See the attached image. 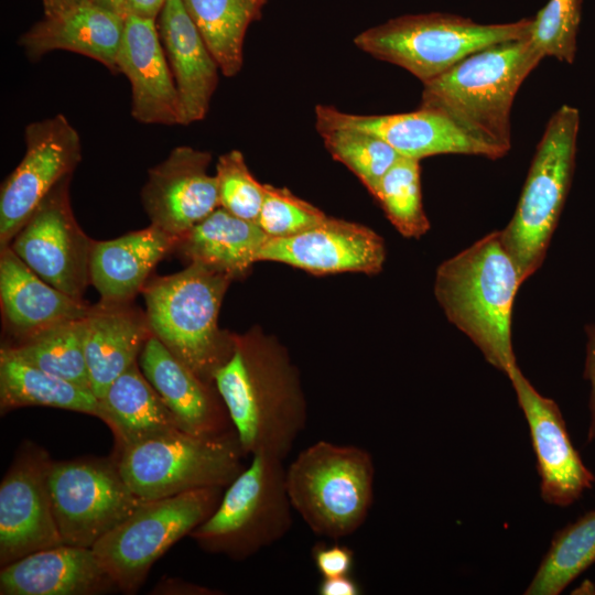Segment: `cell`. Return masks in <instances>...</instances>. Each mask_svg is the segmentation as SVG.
Returning <instances> with one entry per match:
<instances>
[{"label":"cell","mask_w":595,"mask_h":595,"mask_svg":"<svg viewBox=\"0 0 595 595\" xmlns=\"http://www.w3.org/2000/svg\"><path fill=\"white\" fill-rule=\"evenodd\" d=\"M214 385L246 455L284 461L307 423L298 378L285 356L256 337H232Z\"/></svg>","instance_id":"6da1fadb"},{"label":"cell","mask_w":595,"mask_h":595,"mask_svg":"<svg viewBox=\"0 0 595 595\" xmlns=\"http://www.w3.org/2000/svg\"><path fill=\"white\" fill-rule=\"evenodd\" d=\"M521 283L500 230L442 262L435 275V298L447 320L506 375L517 366L511 316Z\"/></svg>","instance_id":"7a4b0ae2"},{"label":"cell","mask_w":595,"mask_h":595,"mask_svg":"<svg viewBox=\"0 0 595 595\" xmlns=\"http://www.w3.org/2000/svg\"><path fill=\"white\" fill-rule=\"evenodd\" d=\"M542 58L529 37L487 46L424 83L420 107L445 115L504 156L515 96Z\"/></svg>","instance_id":"3957f363"},{"label":"cell","mask_w":595,"mask_h":595,"mask_svg":"<svg viewBox=\"0 0 595 595\" xmlns=\"http://www.w3.org/2000/svg\"><path fill=\"white\" fill-rule=\"evenodd\" d=\"M232 278L198 262L158 277L142 289L151 333L198 377L214 385L216 369L227 359L232 337L217 321L224 294Z\"/></svg>","instance_id":"277c9868"},{"label":"cell","mask_w":595,"mask_h":595,"mask_svg":"<svg viewBox=\"0 0 595 595\" xmlns=\"http://www.w3.org/2000/svg\"><path fill=\"white\" fill-rule=\"evenodd\" d=\"M374 479L375 465L367 450L325 440L302 450L285 467L293 510L313 533L335 541L366 521Z\"/></svg>","instance_id":"5b68a950"},{"label":"cell","mask_w":595,"mask_h":595,"mask_svg":"<svg viewBox=\"0 0 595 595\" xmlns=\"http://www.w3.org/2000/svg\"><path fill=\"white\" fill-rule=\"evenodd\" d=\"M532 19L480 24L450 13L402 15L359 33L354 43L375 58L398 65L422 84L472 53L530 36Z\"/></svg>","instance_id":"8992f818"},{"label":"cell","mask_w":595,"mask_h":595,"mask_svg":"<svg viewBox=\"0 0 595 595\" xmlns=\"http://www.w3.org/2000/svg\"><path fill=\"white\" fill-rule=\"evenodd\" d=\"M251 457L250 465L224 489L213 513L188 536L208 553L242 561L291 529L293 507L283 459L268 454Z\"/></svg>","instance_id":"52a82bcc"},{"label":"cell","mask_w":595,"mask_h":595,"mask_svg":"<svg viewBox=\"0 0 595 595\" xmlns=\"http://www.w3.org/2000/svg\"><path fill=\"white\" fill-rule=\"evenodd\" d=\"M580 112L563 105L537 147L516 212L500 230L522 282L542 264L574 170Z\"/></svg>","instance_id":"ba28073f"},{"label":"cell","mask_w":595,"mask_h":595,"mask_svg":"<svg viewBox=\"0 0 595 595\" xmlns=\"http://www.w3.org/2000/svg\"><path fill=\"white\" fill-rule=\"evenodd\" d=\"M113 456L130 489L147 501L226 488L244 470L246 454L235 430L219 436L177 430L129 445Z\"/></svg>","instance_id":"9c48e42d"},{"label":"cell","mask_w":595,"mask_h":595,"mask_svg":"<svg viewBox=\"0 0 595 595\" xmlns=\"http://www.w3.org/2000/svg\"><path fill=\"white\" fill-rule=\"evenodd\" d=\"M224 489L207 487L142 501L100 538L93 550L119 592H138L153 564L213 513Z\"/></svg>","instance_id":"30bf717a"},{"label":"cell","mask_w":595,"mask_h":595,"mask_svg":"<svg viewBox=\"0 0 595 595\" xmlns=\"http://www.w3.org/2000/svg\"><path fill=\"white\" fill-rule=\"evenodd\" d=\"M47 482L56 524L68 545L93 548L142 502L113 455L53 461Z\"/></svg>","instance_id":"8fae6325"},{"label":"cell","mask_w":595,"mask_h":595,"mask_svg":"<svg viewBox=\"0 0 595 595\" xmlns=\"http://www.w3.org/2000/svg\"><path fill=\"white\" fill-rule=\"evenodd\" d=\"M25 153L0 192V247L9 246L31 215L82 159L77 130L58 113L24 130Z\"/></svg>","instance_id":"7c38bea8"},{"label":"cell","mask_w":595,"mask_h":595,"mask_svg":"<svg viewBox=\"0 0 595 595\" xmlns=\"http://www.w3.org/2000/svg\"><path fill=\"white\" fill-rule=\"evenodd\" d=\"M69 181L71 176L64 178L50 192L9 247L45 282L74 299L84 300L90 283L94 240L74 217Z\"/></svg>","instance_id":"4fadbf2b"},{"label":"cell","mask_w":595,"mask_h":595,"mask_svg":"<svg viewBox=\"0 0 595 595\" xmlns=\"http://www.w3.org/2000/svg\"><path fill=\"white\" fill-rule=\"evenodd\" d=\"M53 459L24 441L0 484V566L64 544L53 513L48 470Z\"/></svg>","instance_id":"5bb4252c"},{"label":"cell","mask_w":595,"mask_h":595,"mask_svg":"<svg viewBox=\"0 0 595 595\" xmlns=\"http://www.w3.org/2000/svg\"><path fill=\"white\" fill-rule=\"evenodd\" d=\"M507 376L530 430L543 500L560 507L575 502L594 475L573 447L556 402L540 394L518 365Z\"/></svg>","instance_id":"9a60e30c"},{"label":"cell","mask_w":595,"mask_h":595,"mask_svg":"<svg viewBox=\"0 0 595 595\" xmlns=\"http://www.w3.org/2000/svg\"><path fill=\"white\" fill-rule=\"evenodd\" d=\"M210 161L209 152L180 145L149 170L141 198L151 225L181 238L219 207Z\"/></svg>","instance_id":"2e32d148"},{"label":"cell","mask_w":595,"mask_h":595,"mask_svg":"<svg viewBox=\"0 0 595 595\" xmlns=\"http://www.w3.org/2000/svg\"><path fill=\"white\" fill-rule=\"evenodd\" d=\"M386 248L370 228L333 217L291 237L268 238L258 261H278L314 274L377 273Z\"/></svg>","instance_id":"e0dca14e"},{"label":"cell","mask_w":595,"mask_h":595,"mask_svg":"<svg viewBox=\"0 0 595 595\" xmlns=\"http://www.w3.org/2000/svg\"><path fill=\"white\" fill-rule=\"evenodd\" d=\"M339 126L368 131L389 143L402 156L421 160L436 154H470L488 159L502 155L472 138L445 115L420 107L393 115H357L317 105L315 127Z\"/></svg>","instance_id":"ac0fdd59"},{"label":"cell","mask_w":595,"mask_h":595,"mask_svg":"<svg viewBox=\"0 0 595 595\" xmlns=\"http://www.w3.org/2000/svg\"><path fill=\"white\" fill-rule=\"evenodd\" d=\"M131 85L132 117L147 125L184 126V115L155 20L127 15L117 57Z\"/></svg>","instance_id":"d6986e66"},{"label":"cell","mask_w":595,"mask_h":595,"mask_svg":"<svg viewBox=\"0 0 595 595\" xmlns=\"http://www.w3.org/2000/svg\"><path fill=\"white\" fill-rule=\"evenodd\" d=\"M138 363L183 431L198 436H219L234 431L215 385L198 377L152 333Z\"/></svg>","instance_id":"ffe728a7"},{"label":"cell","mask_w":595,"mask_h":595,"mask_svg":"<svg viewBox=\"0 0 595 595\" xmlns=\"http://www.w3.org/2000/svg\"><path fill=\"white\" fill-rule=\"evenodd\" d=\"M119 591L93 548L61 544L0 571L1 595H100Z\"/></svg>","instance_id":"44dd1931"},{"label":"cell","mask_w":595,"mask_h":595,"mask_svg":"<svg viewBox=\"0 0 595 595\" xmlns=\"http://www.w3.org/2000/svg\"><path fill=\"white\" fill-rule=\"evenodd\" d=\"M125 17L90 0L44 14L19 40L31 60L64 50L82 54L118 73Z\"/></svg>","instance_id":"7402d4cb"},{"label":"cell","mask_w":595,"mask_h":595,"mask_svg":"<svg viewBox=\"0 0 595 595\" xmlns=\"http://www.w3.org/2000/svg\"><path fill=\"white\" fill-rule=\"evenodd\" d=\"M158 18L160 39L187 126L203 120L208 112L220 68L182 0H166Z\"/></svg>","instance_id":"603a6c76"},{"label":"cell","mask_w":595,"mask_h":595,"mask_svg":"<svg viewBox=\"0 0 595 595\" xmlns=\"http://www.w3.org/2000/svg\"><path fill=\"white\" fill-rule=\"evenodd\" d=\"M0 300L3 318L17 340L84 318L93 307L45 282L9 246L0 255Z\"/></svg>","instance_id":"cb8c5ba5"},{"label":"cell","mask_w":595,"mask_h":595,"mask_svg":"<svg viewBox=\"0 0 595 595\" xmlns=\"http://www.w3.org/2000/svg\"><path fill=\"white\" fill-rule=\"evenodd\" d=\"M129 302L100 301L86 317L85 357L90 388L98 399L138 361L151 335L145 314Z\"/></svg>","instance_id":"d4e9b609"},{"label":"cell","mask_w":595,"mask_h":595,"mask_svg":"<svg viewBox=\"0 0 595 595\" xmlns=\"http://www.w3.org/2000/svg\"><path fill=\"white\" fill-rule=\"evenodd\" d=\"M180 238L150 225L106 241H94L90 262V283L104 302H129L145 285L158 262Z\"/></svg>","instance_id":"484cf974"},{"label":"cell","mask_w":595,"mask_h":595,"mask_svg":"<svg viewBox=\"0 0 595 595\" xmlns=\"http://www.w3.org/2000/svg\"><path fill=\"white\" fill-rule=\"evenodd\" d=\"M99 404V420L108 425L115 437L113 453L182 430L175 415L144 377L138 361L110 385Z\"/></svg>","instance_id":"4316f807"},{"label":"cell","mask_w":595,"mask_h":595,"mask_svg":"<svg viewBox=\"0 0 595 595\" xmlns=\"http://www.w3.org/2000/svg\"><path fill=\"white\" fill-rule=\"evenodd\" d=\"M268 238L256 221L219 206L183 235L176 248L191 262L203 263L234 279L258 262Z\"/></svg>","instance_id":"83f0119b"},{"label":"cell","mask_w":595,"mask_h":595,"mask_svg":"<svg viewBox=\"0 0 595 595\" xmlns=\"http://www.w3.org/2000/svg\"><path fill=\"white\" fill-rule=\"evenodd\" d=\"M25 407L63 409L100 418L99 399L89 389L0 350V413Z\"/></svg>","instance_id":"f1b7e54d"},{"label":"cell","mask_w":595,"mask_h":595,"mask_svg":"<svg viewBox=\"0 0 595 595\" xmlns=\"http://www.w3.org/2000/svg\"><path fill=\"white\" fill-rule=\"evenodd\" d=\"M267 1L182 0L223 75L234 77L240 72L247 30Z\"/></svg>","instance_id":"f546056e"},{"label":"cell","mask_w":595,"mask_h":595,"mask_svg":"<svg viewBox=\"0 0 595 595\" xmlns=\"http://www.w3.org/2000/svg\"><path fill=\"white\" fill-rule=\"evenodd\" d=\"M86 317L47 327L29 337L3 345L1 349L28 364L91 390L85 357Z\"/></svg>","instance_id":"4dcf8cb0"},{"label":"cell","mask_w":595,"mask_h":595,"mask_svg":"<svg viewBox=\"0 0 595 595\" xmlns=\"http://www.w3.org/2000/svg\"><path fill=\"white\" fill-rule=\"evenodd\" d=\"M594 562L595 510L555 534L524 594L558 595Z\"/></svg>","instance_id":"1f68e13d"},{"label":"cell","mask_w":595,"mask_h":595,"mask_svg":"<svg viewBox=\"0 0 595 595\" xmlns=\"http://www.w3.org/2000/svg\"><path fill=\"white\" fill-rule=\"evenodd\" d=\"M316 130L329 154L350 170L372 195L382 176L402 156L368 131L339 126H317Z\"/></svg>","instance_id":"d6a6232c"},{"label":"cell","mask_w":595,"mask_h":595,"mask_svg":"<svg viewBox=\"0 0 595 595\" xmlns=\"http://www.w3.org/2000/svg\"><path fill=\"white\" fill-rule=\"evenodd\" d=\"M374 196L402 236L419 238L430 229L422 203L420 160L401 156L382 176Z\"/></svg>","instance_id":"836d02e7"},{"label":"cell","mask_w":595,"mask_h":595,"mask_svg":"<svg viewBox=\"0 0 595 595\" xmlns=\"http://www.w3.org/2000/svg\"><path fill=\"white\" fill-rule=\"evenodd\" d=\"M581 21V0H549L532 19L529 40L544 56L573 63Z\"/></svg>","instance_id":"e575fe53"},{"label":"cell","mask_w":595,"mask_h":595,"mask_svg":"<svg viewBox=\"0 0 595 595\" xmlns=\"http://www.w3.org/2000/svg\"><path fill=\"white\" fill-rule=\"evenodd\" d=\"M215 177L219 206L240 218L257 223L264 184L249 171L244 154L238 150L221 154L216 164Z\"/></svg>","instance_id":"d590c367"},{"label":"cell","mask_w":595,"mask_h":595,"mask_svg":"<svg viewBox=\"0 0 595 595\" xmlns=\"http://www.w3.org/2000/svg\"><path fill=\"white\" fill-rule=\"evenodd\" d=\"M326 217L321 209L289 190L264 184L257 224L270 238L294 236L320 224Z\"/></svg>","instance_id":"8d00e7d4"},{"label":"cell","mask_w":595,"mask_h":595,"mask_svg":"<svg viewBox=\"0 0 595 595\" xmlns=\"http://www.w3.org/2000/svg\"><path fill=\"white\" fill-rule=\"evenodd\" d=\"M311 555L314 566L322 577L351 575L355 553L347 545L318 542L313 545Z\"/></svg>","instance_id":"74e56055"},{"label":"cell","mask_w":595,"mask_h":595,"mask_svg":"<svg viewBox=\"0 0 595 595\" xmlns=\"http://www.w3.org/2000/svg\"><path fill=\"white\" fill-rule=\"evenodd\" d=\"M587 344H586V360H585V377L591 383L589 396V426L587 440H595V325L586 326Z\"/></svg>","instance_id":"f35d334b"},{"label":"cell","mask_w":595,"mask_h":595,"mask_svg":"<svg viewBox=\"0 0 595 595\" xmlns=\"http://www.w3.org/2000/svg\"><path fill=\"white\" fill-rule=\"evenodd\" d=\"M320 595H360L363 588L351 575L322 577L317 586Z\"/></svg>","instance_id":"ab89813d"},{"label":"cell","mask_w":595,"mask_h":595,"mask_svg":"<svg viewBox=\"0 0 595 595\" xmlns=\"http://www.w3.org/2000/svg\"><path fill=\"white\" fill-rule=\"evenodd\" d=\"M153 594H173V595H216L217 589H212L190 583L180 578H167L161 581L153 589Z\"/></svg>","instance_id":"60d3db41"},{"label":"cell","mask_w":595,"mask_h":595,"mask_svg":"<svg viewBox=\"0 0 595 595\" xmlns=\"http://www.w3.org/2000/svg\"><path fill=\"white\" fill-rule=\"evenodd\" d=\"M166 0H126L122 15H138L155 20Z\"/></svg>","instance_id":"b9f144b4"},{"label":"cell","mask_w":595,"mask_h":595,"mask_svg":"<svg viewBox=\"0 0 595 595\" xmlns=\"http://www.w3.org/2000/svg\"><path fill=\"white\" fill-rule=\"evenodd\" d=\"M87 0H42L44 14H50Z\"/></svg>","instance_id":"7bdbcfd3"},{"label":"cell","mask_w":595,"mask_h":595,"mask_svg":"<svg viewBox=\"0 0 595 595\" xmlns=\"http://www.w3.org/2000/svg\"><path fill=\"white\" fill-rule=\"evenodd\" d=\"M94 3L122 15L126 0H90Z\"/></svg>","instance_id":"ee69618b"}]
</instances>
